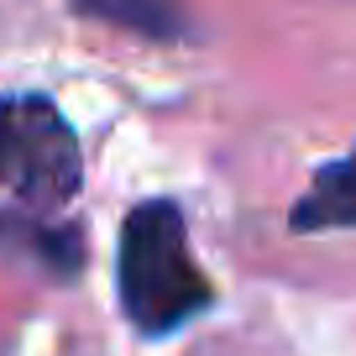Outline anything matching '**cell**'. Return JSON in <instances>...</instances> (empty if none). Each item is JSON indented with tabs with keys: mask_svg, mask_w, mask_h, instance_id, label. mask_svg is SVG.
Instances as JSON below:
<instances>
[{
	"mask_svg": "<svg viewBox=\"0 0 356 356\" xmlns=\"http://www.w3.org/2000/svg\"><path fill=\"white\" fill-rule=\"evenodd\" d=\"M121 309L142 335H168L215 304L210 278L200 273L184 231V210L173 200H147L121 220Z\"/></svg>",
	"mask_w": 356,
	"mask_h": 356,
	"instance_id": "1",
	"label": "cell"
},
{
	"mask_svg": "<svg viewBox=\"0 0 356 356\" xmlns=\"http://www.w3.org/2000/svg\"><path fill=\"white\" fill-rule=\"evenodd\" d=\"M84 184V152L74 126L42 95L0 100V189L26 204H63Z\"/></svg>",
	"mask_w": 356,
	"mask_h": 356,
	"instance_id": "2",
	"label": "cell"
},
{
	"mask_svg": "<svg viewBox=\"0 0 356 356\" xmlns=\"http://www.w3.org/2000/svg\"><path fill=\"white\" fill-rule=\"evenodd\" d=\"M289 225L293 231H346V225H356V152L335 157L314 173L304 200L293 204Z\"/></svg>",
	"mask_w": 356,
	"mask_h": 356,
	"instance_id": "3",
	"label": "cell"
},
{
	"mask_svg": "<svg viewBox=\"0 0 356 356\" xmlns=\"http://www.w3.org/2000/svg\"><path fill=\"white\" fill-rule=\"evenodd\" d=\"M74 6L89 11V16H100V22L147 32V37H178V16L168 11L163 0H74Z\"/></svg>",
	"mask_w": 356,
	"mask_h": 356,
	"instance_id": "4",
	"label": "cell"
}]
</instances>
